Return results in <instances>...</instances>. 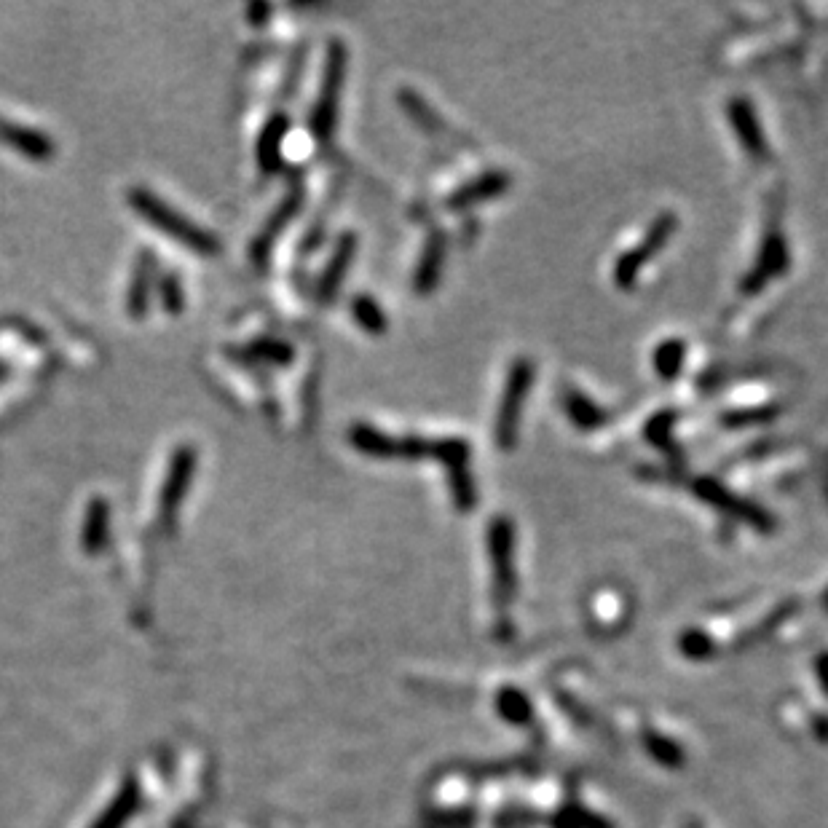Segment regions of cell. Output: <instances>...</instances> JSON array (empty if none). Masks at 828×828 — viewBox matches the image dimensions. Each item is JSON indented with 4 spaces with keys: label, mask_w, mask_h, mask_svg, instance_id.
I'll list each match as a JSON object with an SVG mask.
<instances>
[{
    "label": "cell",
    "mask_w": 828,
    "mask_h": 828,
    "mask_svg": "<svg viewBox=\"0 0 828 828\" xmlns=\"http://www.w3.org/2000/svg\"><path fill=\"white\" fill-rule=\"evenodd\" d=\"M0 140L19 148L30 159H51V153H54V143L46 134L14 124V121H3V118H0Z\"/></svg>",
    "instance_id": "6"
},
{
    "label": "cell",
    "mask_w": 828,
    "mask_h": 828,
    "mask_svg": "<svg viewBox=\"0 0 828 828\" xmlns=\"http://www.w3.org/2000/svg\"><path fill=\"white\" fill-rule=\"evenodd\" d=\"M352 255H354V236L346 234L341 239V244H338V250H335L330 266L325 268L322 282H319V295H322L325 301L335 293V290H338V287H341V279H343V274H346V266H349Z\"/></svg>",
    "instance_id": "9"
},
{
    "label": "cell",
    "mask_w": 828,
    "mask_h": 828,
    "mask_svg": "<svg viewBox=\"0 0 828 828\" xmlns=\"http://www.w3.org/2000/svg\"><path fill=\"white\" fill-rule=\"evenodd\" d=\"M507 185V180L504 177H496V175H486L480 177L472 188H464V191L453 199V204H469V201H477V199H486V196H494V193H499Z\"/></svg>",
    "instance_id": "13"
},
{
    "label": "cell",
    "mask_w": 828,
    "mask_h": 828,
    "mask_svg": "<svg viewBox=\"0 0 828 828\" xmlns=\"http://www.w3.org/2000/svg\"><path fill=\"white\" fill-rule=\"evenodd\" d=\"M673 228H676V218H673V215H662L660 220H654V226L649 228V234H646L644 242L638 244V247H633V250H630L628 255L617 263V268H614V282H617L619 287L633 285L638 271L646 266V260L652 258L654 252L660 250L662 244L668 242V236L673 234Z\"/></svg>",
    "instance_id": "4"
},
{
    "label": "cell",
    "mask_w": 828,
    "mask_h": 828,
    "mask_svg": "<svg viewBox=\"0 0 828 828\" xmlns=\"http://www.w3.org/2000/svg\"><path fill=\"white\" fill-rule=\"evenodd\" d=\"M193 469H196V451L191 445H180L172 456V464H169L167 480H164V488H161V512L164 518H172V512L180 504L183 494L191 486Z\"/></svg>",
    "instance_id": "5"
},
{
    "label": "cell",
    "mask_w": 828,
    "mask_h": 828,
    "mask_svg": "<svg viewBox=\"0 0 828 828\" xmlns=\"http://www.w3.org/2000/svg\"><path fill=\"white\" fill-rule=\"evenodd\" d=\"M151 274H153V258L151 252H143L140 260H137V268H134V279L132 287H129V301H126V309L132 317H143L145 309H148V295H151Z\"/></svg>",
    "instance_id": "8"
},
{
    "label": "cell",
    "mask_w": 828,
    "mask_h": 828,
    "mask_svg": "<svg viewBox=\"0 0 828 828\" xmlns=\"http://www.w3.org/2000/svg\"><path fill=\"white\" fill-rule=\"evenodd\" d=\"M684 357V346H678L676 341H670L662 346L660 352H657V370H662L665 376H673L676 373V362Z\"/></svg>",
    "instance_id": "16"
},
{
    "label": "cell",
    "mask_w": 828,
    "mask_h": 828,
    "mask_svg": "<svg viewBox=\"0 0 828 828\" xmlns=\"http://www.w3.org/2000/svg\"><path fill=\"white\" fill-rule=\"evenodd\" d=\"M159 287H161V298H164L167 311H172V314L183 311V287H180V282H177L175 276L172 274L164 276V279L159 282Z\"/></svg>",
    "instance_id": "15"
},
{
    "label": "cell",
    "mask_w": 828,
    "mask_h": 828,
    "mask_svg": "<svg viewBox=\"0 0 828 828\" xmlns=\"http://www.w3.org/2000/svg\"><path fill=\"white\" fill-rule=\"evenodd\" d=\"M268 11V6H255V9H250V19L252 22H258V17H263Z\"/></svg>",
    "instance_id": "17"
},
{
    "label": "cell",
    "mask_w": 828,
    "mask_h": 828,
    "mask_svg": "<svg viewBox=\"0 0 828 828\" xmlns=\"http://www.w3.org/2000/svg\"><path fill=\"white\" fill-rule=\"evenodd\" d=\"M244 357L247 360H260V362H274V365H285V362L293 360V349L282 341H255L244 349Z\"/></svg>",
    "instance_id": "11"
},
{
    "label": "cell",
    "mask_w": 828,
    "mask_h": 828,
    "mask_svg": "<svg viewBox=\"0 0 828 828\" xmlns=\"http://www.w3.org/2000/svg\"><path fill=\"white\" fill-rule=\"evenodd\" d=\"M343 70H346V49L341 46V41H333L330 54H327L325 84L319 92L317 108L311 113V132L317 134L319 140H325L333 132L335 116H338V100H341Z\"/></svg>",
    "instance_id": "2"
},
{
    "label": "cell",
    "mask_w": 828,
    "mask_h": 828,
    "mask_svg": "<svg viewBox=\"0 0 828 828\" xmlns=\"http://www.w3.org/2000/svg\"><path fill=\"white\" fill-rule=\"evenodd\" d=\"M105 528H108V502L94 499L89 504V518H86V542L94 547L105 536Z\"/></svg>",
    "instance_id": "14"
},
{
    "label": "cell",
    "mask_w": 828,
    "mask_h": 828,
    "mask_svg": "<svg viewBox=\"0 0 828 828\" xmlns=\"http://www.w3.org/2000/svg\"><path fill=\"white\" fill-rule=\"evenodd\" d=\"M287 118L285 116H274L266 124V129L260 132L258 140V164L263 172H274L279 167V148H282V140L287 134Z\"/></svg>",
    "instance_id": "7"
},
{
    "label": "cell",
    "mask_w": 828,
    "mask_h": 828,
    "mask_svg": "<svg viewBox=\"0 0 828 828\" xmlns=\"http://www.w3.org/2000/svg\"><path fill=\"white\" fill-rule=\"evenodd\" d=\"M129 204H132L134 210L140 212L148 223H153L159 231L169 234L172 239H177V242L188 244L191 250L204 252V255L218 252V239H215L210 231H204V228L191 223V220H185L180 212L172 210L169 204H164V201H161L156 193L148 191V188H132V191H129Z\"/></svg>",
    "instance_id": "1"
},
{
    "label": "cell",
    "mask_w": 828,
    "mask_h": 828,
    "mask_svg": "<svg viewBox=\"0 0 828 828\" xmlns=\"http://www.w3.org/2000/svg\"><path fill=\"white\" fill-rule=\"evenodd\" d=\"M352 311L354 317H357V322H360L365 330H370V333H381L386 327L384 311H381V306H378L373 298H368V295H357L352 301Z\"/></svg>",
    "instance_id": "12"
},
{
    "label": "cell",
    "mask_w": 828,
    "mask_h": 828,
    "mask_svg": "<svg viewBox=\"0 0 828 828\" xmlns=\"http://www.w3.org/2000/svg\"><path fill=\"white\" fill-rule=\"evenodd\" d=\"M732 121H735L737 126V134H740V140L745 143V148L753 153V156H767V151H764V140H762V132H759V126H756V118H753V110L748 102H735L732 105Z\"/></svg>",
    "instance_id": "10"
},
{
    "label": "cell",
    "mask_w": 828,
    "mask_h": 828,
    "mask_svg": "<svg viewBox=\"0 0 828 828\" xmlns=\"http://www.w3.org/2000/svg\"><path fill=\"white\" fill-rule=\"evenodd\" d=\"M531 378H534V365H528L526 360H520L512 368L510 381H507V392H504L502 400V410H499V419H496V440H499L502 448H510L515 443L520 405H523V397H526L528 386H531Z\"/></svg>",
    "instance_id": "3"
}]
</instances>
